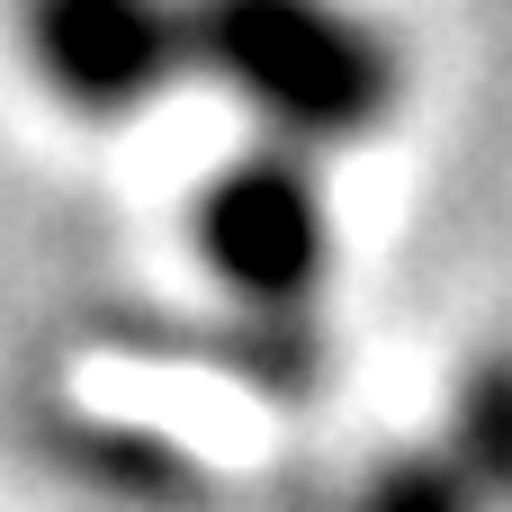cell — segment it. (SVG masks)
<instances>
[{
    "instance_id": "obj_1",
    "label": "cell",
    "mask_w": 512,
    "mask_h": 512,
    "mask_svg": "<svg viewBox=\"0 0 512 512\" xmlns=\"http://www.w3.org/2000/svg\"><path fill=\"white\" fill-rule=\"evenodd\" d=\"M189 63L234 81L270 126L333 144L396 99V54L342 0H180Z\"/></svg>"
},
{
    "instance_id": "obj_2",
    "label": "cell",
    "mask_w": 512,
    "mask_h": 512,
    "mask_svg": "<svg viewBox=\"0 0 512 512\" xmlns=\"http://www.w3.org/2000/svg\"><path fill=\"white\" fill-rule=\"evenodd\" d=\"M27 54L36 72L90 108H144L171 72H189V9L180 0H27Z\"/></svg>"
},
{
    "instance_id": "obj_3",
    "label": "cell",
    "mask_w": 512,
    "mask_h": 512,
    "mask_svg": "<svg viewBox=\"0 0 512 512\" xmlns=\"http://www.w3.org/2000/svg\"><path fill=\"white\" fill-rule=\"evenodd\" d=\"M198 243L252 306H297L315 288V270H324V207H315L297 162L261 153V162H234L207 189Z\"/></svg>"
},
{
    "instance_id": "obj_4",
    "label": "cell",
    "mask_w": 512,
    "mask_h": 512,
    "mask_svg": "<svg viewBox=\"0 0 512 512\" xmlns=\"http://www.w3.org/2000/svg\"><path fill=\"white\" fill-rule=\"evenodd\" d=\"M450 468L477 495H512V360H486L459 387V450H450Z\"/></svg>"
},
{
    "instance_id": "obj_5",
    "label": "cell",
    "mask_w": 512,
    "mask_h": 512,
    "mask_svg": "<svg viewBox=\"0 0 512 512\" xmlns=\"http://www.w3.org/2000/svg\"><path fill=\"white\" fill-rule=\"evenodd\" d=\"M342 512H486V495L450 459H405V468H378Z\"/></svg>"
}]
</instances>
